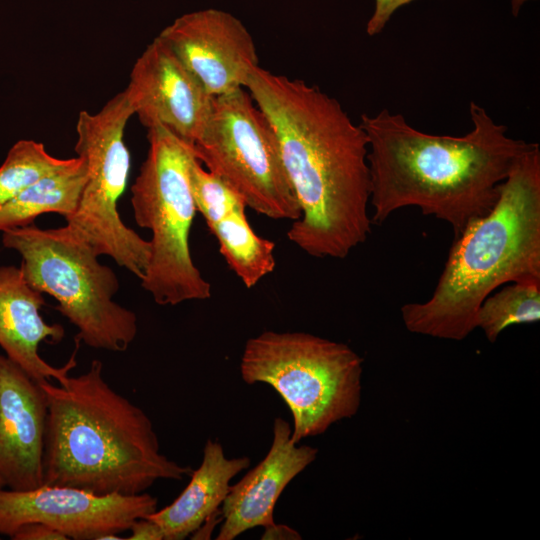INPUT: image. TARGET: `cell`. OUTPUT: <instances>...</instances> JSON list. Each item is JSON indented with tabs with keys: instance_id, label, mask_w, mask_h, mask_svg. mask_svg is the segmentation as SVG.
Returning a JSON list of instances; mask_svg holds the SVG:
<instances>
[{
	"instance_id": "d6986e66",
	"label": "cell",
	"mask_w": 540,
	"mask_h": 540,
	"mask_svg": "<svg viewBox=\"0 0 540 540\" xmlns=\"http://www.w3.org/2000/svg\"><path fill=\"white\" fill-rule=\"evenodd\" d=\"M540 320V279L507 283L491 293L477 312V327L491 343L508 326L535 323Z\"/></svg>"
},
{
	"instance_id": "277c9868",
	"label": "cell",
	"mask_w": 540,
	"mask_h": 540,
	"mask_svg": "<svg viewBox=\"0 0 540 540\" xmlns=\"http://www.w3.org/2000/svg\"><path fill=\"white\" fill-rule=\"evenodd\" d=\"M540 279V148L531 143L484 216L454 238L436 288L401 307L406 329L461 341L477 328L483 300L510 282Z\"/></svg>"
},
{
	"instance_id": "8fae6325",
	"label": "cell",
	"mask_w": 540,
	"mask_h": 540,
	"mask_svg": "<svg viewBox=\"0 0 540 540\" xmlns=\"http://www.w3.org/2000/svg\"><path fill=\"white\" fill-rule=\"evenodd\" d=\"M125 90L146 128L161 125L192 146L212 112L214 97L158 36L136 60Z\"/></svg>"
},
{
	"instance_id": "5bb4252c",
	"label": "cell",
	"mask_w": 540,
	"mask_h": 540,
	"mask_svg": "<svg viewBox=\"0 0 540 540\" xmlns=\"http://www.w3.org/2000/svg\"><path fill=\"white\" fill-rule=\"evenodd\" d=\"M291 426L275 418L273 439L262 461L230 490L221 505L217 540H233L247 530L273 524L274 507L287 485L315 459L318 449L291 441Z\"/></svg>"
},
{
	"instance_id": "7c38bea8",
	"label": "cell",
	"mask_w": 540,
	"mask_h": 540,
	"mask_svg": "<svg viewBox=\"0 0 540 540\" xmlns=\"http://www.w3.org/2000/svg\"><path fill=\"white\" fill-rule=\"evenodd\" d=\"M158 37L213 97L245 88L250 73L258 66L251 34L225 11L205 9L184 14Z\"/></svg>"
},
{
	"instance_id": "6da1fadb",
	"label": "cell",
	"mask_w": 540,
	"mask_h": 540,
	"mask_svg": "<svg viewBox=\"0 0 540 540\" xmlns=\"http://www.w3.org/2000/svg\"><path fill=\"white\" fill-rule=\"evenodd\" d=\"M273 127L301 215L288 239L310 256L343 259L371 232L368 139L337 99L259 66L245 85Z\"/></svg>"
},
{
	"instance_id": "4316f807",
	"label": "cell",
	"mask_w": 540,
	"mask_h": 540,
	"mask_svg": "<svg viewBox=\"0 0 540 540\" xmlns=\"http://www.w3.org/2000/svg\"><path fill=\"white\" fill-rule=\"evenodd\" d=\"M1 488H4V486H3V483H2L1 480H0V489H1Z\"/></svg>"
},
{
	"instance_id": "ffe728a7",
	"label": "cell",
	"mask_w": 540,
	"mask_h": 540,
	"mask_svg": "<svg viewBox=\"0 0 540 540\" xmlns=\"http://www.w3.org/2000/svg\"><path fill=\"white\" fill-rule=\"evenodd\" d=\"M76 161L77 157H54L34 140H19L0 166V204L38 181L66 170Z\"/></svg>"
},
{
	"instance_id": "7a4b0ae2",
	"label": "cell",
	"mask_w": 540,
	"mask_h": 540,
	"mask_svg": "<svg viewBox=\"0 0 540 540\" xmlns=\"http://www.w3.org/2000/svg\"><path fill=\"white\" fill-rule=\"evenodd\" d=\"M469 112L473 129L460 137L421 132L388 109L361 115L359 125L368 139L372 223L416 206L450 224L457 238L493 208L500 184L531 143L508 136L507 127L474 101Z\"/></svg>"
},
{
	"instance_id": "3957f363",
	"label": "cell",
	"mask_w": 540,
	"mask_h": 540,
	"mask_svg": "<svg viewBox=\"0 0 540 540\" xmlns=\"http://www.w3.org/2000/svg\"><path fill=\"white\" fill-rule=\"evenodd\" d=\"M40 384L48 402L44 484L131 495L191 474L160 452L151 419L106 382L100 360L61 383Z\"/></svg>"
},
{
	"instance_id": "ba28073f",
	"label": "cell",
	"mask_w": 540,
	"mask_h": 540,
	"mask_svg": "<svg viewBox=\"0 0 540 540\" xmlns=\"http://www.w3.org/2000/svg\"><path fill=\"white\" fill-rule=\"evenodd\" d=\"M132 115L134 110L125 89L100 111L79 113L75 152L85 162L87 180L77 210L66 219V226L99 256L111 257L142 280L151 256V243L126 226L118 212V201L130 172L124 133Z\"/></svg>"
},
{
	"instance_id": "9c48e42d",
	"label": "cell",
	"mask_w": 540,
	"mask_h": 540,
	"mask_svg": "<svg viewBox=\"0 0 540 540\" xmlns=\"http://www.w3.org/2000/svg\"><path fill=\"white\" fill-rule=\"evenodd\" d=\"M192 148L197 160L247 207L272 219H299L301 208L275 131L245 88L214 97L209 120Z\"/></svg>"
},
{
	"instance_id": "2e32d148",
	"label": "cell",
	"mask_w": 540,
	"mask_h": 540,
	"mask_svg": "<svg viewBox=\"0 0 540 540\" xmlns=\"http://www.w3.org/2000/svg\"><path fill=\"white\" fill-rule=\"evenodd\" d=\"M249 465L248 457L227 458L219 442L207 440L202 462L191 472L185 489L171 504L146 517L161 527L164 540L187 538L219 512L230 490V481Z\"/></svg>"
},
{
	"instance_id": "7402d4cb",
	"label": "cell",
	"mask_w": 540,
	"mask_h": 540,
	"mask_svg": "<svg viewBox=\"0 0 540 540\" xmlns=\"http://www.w3.org/2000/svg\"><path fill=\"white\" fill-rule=\"evenodd\" d=\"M413 0H375V9L367 22L366 32L369 36L380 33L394 12Z\"/></svg>"
},
{
	"instance_id": "30bf717a",
	"label": "cell",
	"mask_w": 540,
	"mask_h": 540,
	"mask_svg": "<svg viewBox=\"0 0 540 540\" xmlns=\"http://www.w3.org/2000/svg\"><path fill=\"white\" fill-rule=\"evenodd\" d=\"M157 498L146 493L96 494L44 484L36 489H0V535L11 536L27 523L46 524L74 540H119V533L157 510Z\"/></svg>"
},
{
	"instance_id": "e0dca14e",
	"label": "cell",
	"mask_w": 540,
	"mask_h": 540,
	"mask_svg": "<svg viewBox=\"0 0 540 540\" xmlns=\"http://www.w3.org/2000/svg\"><path fill=\"white\" fill-rule=\"evenodd\" d=\"M87 180L82 158L66 170L46 177L0 204V231L33 224L40 215L69 218L77 210Z\"/></svg>"
},
{
	"instance_id": "603a6c76",
	"label": "cell",
	"mask_w": 540,
	"mask_h": 540,
	"mask_svg": "<svg viewBox=\"0 0 540 540\" xmlns=\"http://www.w3.org/2000/svg\"><path fill=\"white\" fill-rule=\"evenodd\" d=\"M13 540H68V538L52 527L39 523H27L18 528L11 536Z\"/></svg>"
},
{
	"instance_id": "d4e9b609",
	"label": "cell",
	"mask_w": 540,
	"mask_h": 540,
	"mask_svg": "<svg viewBox=\"0 0 540 540\" xmlns=\"http://www.w3.org/2000/svg\"><path fill=\"white\" fill-rule=\"evenodd\" d=\"M301 538V535L295 529L284 524H276L275 522L264 527V532L261 536V539L264 540H300Z\"/></svg>"
},
{
	"instance_id": "ac0fdd59",
	"label": "cell",
	"mask_w": 540,
	"mask_h": 540,
	"mask_svg": "<svg viewBox=\"0 0 540 540\" xmlns=\"http://www.w3.org/2000/svg\"><path fill=\"white\" fill-rule=\"evenodd\" d=\"M246 208L229 211L209 229L228 266L247 288H253L275 269V243L255 233L247 220Z\"/></svg>"
},
{
	"instance_id": "484cf974",
	"label": "cell",
	"mask_w": 540,
	"mask_h": 540,
	"mask_svg": "<svg viewBox=\"0 0 540 540\" xmlns=\"http://www.w3.org/2000/svg\"><path fill=\"white\" fill-rule=\"evenodd\" d=\"M529 0H511L512 14L516 16L520 11L521 6Z\"/></svg>"
},
{
	"instance_id": "44dd1931",
	"label": "cell",
	"mask_w": 540,
	"mask_h": 540,
	"mask_svg": "<svg viewBox=\"0 0 540 540\" xmlns=\"http://www.w3.org/2000/svg\"><path fill=\"white\" fill-rule=\"evenodd\" d=\"M189 182L196 211L203 216L208 228L229 211L247 206L240 195L205 170L196 157L189 166Z\"/></svg>"
},
{
	"instance_id": "4fadbf2b",
	"label": "cell",
	"mask_w": 540,
	"mask_h": 540,
	"mask_svg": "<svg viewBox=\"0 0 540 540\" xmlns=\"http://www.w3.org/2000/svg\"><path fill=\"white\" fill-rule=\"evenodd\" d=\"M48 417L40 382L0 354V480L24 491L44 485V444Z\"/></svg>"
},
{
	"instance_id": "5b68a950",
	"label": "cell",
	"mask_w": 540,
	"mask_h": 540,
	"mask_svg": "<svg viewBox=\"0 0 540 540\" xmlns=\"http://www.w3.org/2000/svg\"><path fill=\"white\" fill-rule=\"evenodd\" d=\"M363 359L348 345L305 332L264 331L247 340L246 384L271 386L293 418L291 441L324 433L361 404Z\"/></svg>"
},
{
	"instance_id": "8992f818",
	"label": "cell",
	"mask_w": 540,
	"mask_h": 540,
	"mask_svg": "<svg viewBox=\"0 0 540 540\" xmlns=\"http://www.w3.org/2000/svg\"><path fill=\"white\" fill-rule=\"evenodd\" d=\"M2 244L22 257L31 287L57 301L56 309L77 329L75 340L95 349L124 352L137 334L136 314L113 300L114 271L69 227L33 224L2 232Z\"/></svg>"
},
{
	"instance_id": "9a60e30c",
	"label": "cell",
	"mask_w": 540,
	"mask_h": 540,
	"mask_svg": "<svg viewBox=\"0 0 540 540\" xmlns=\"http://www.w3.org/2000/svg\"><path fill=\"white\" fill-rule=\"evenodd\" d=\"M43 305V294L29 285L21 267L0 266V347L35 381L61 383L77 365L79 345L61 367L41 357V343L58 344L65 335L62 325L44 320L40 314Z\"/></svg>"
},
{
	"instance_id": "52a82bcc",
	"label": "cell",
	"mask_w": 540,
	"mask_h": 540,
	"mask_svg": "<svg viewBox=\"0 0 540 540\" xmlns=\"http://www.w3.org/2000/svg\"><path fill=\"white\" fill-rule=\"evenodd\" d=\"M147 129L149 149L131 187L135 221L152 232L141 286L159 305L208 299L211 285L194 264L189 244L197 212L189 182L192 145L161 125Z\"/></svg>"
},
{
	"instance_id": "cb8c5ba5",
	"label": "cell",
	"mask_w": 540,
	"mask_h": 540,
	"mask_svg": "<svg viewBox=\"0 0 540 540\" xmlns=\"http://www.w3.org/2000/svg\"><path fill=\"white\" fill-rule=\"evenodd\" d=\"M129 540H164L161 527L153 520L143 517L135 520L130 527Z\"/></svg>"
}]
</instances>
